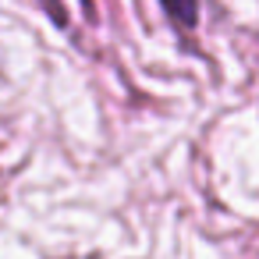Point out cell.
<instances>
[{
	"instance_id": "6da1fadb",
	"label": "cell",
	"mask_w": 259,
	"mask_h": 259,
	"mask_svg": "<svg viewBox=\"0 0 259 259\" xmlns=\"http://www.w3.org/2000/svg\"><path fill=\"white\" fill-rule=\"evenodd\" d=\"M156 4L163 8L167 22L181 32H195L199 25V0H156Z\"/></svg>"
}]
</instances>
